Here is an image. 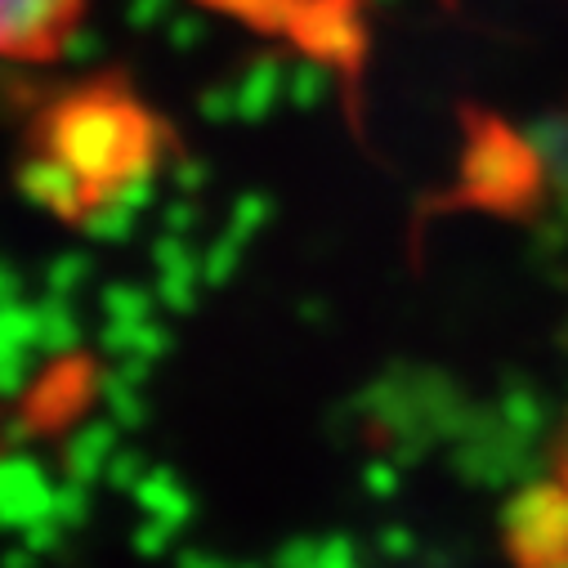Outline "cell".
<instances>
[{"instance_id":"1","label":"cell","mask_w":568,"mask_h":568,"mask_svg":"<svg viewBox=\"0 0 568 568\" xmlns=\"http://www.w3.org/2000/svg\"><path fill=\"white\" fill-rule=\"evenodd\" d=\"M506 555L515 568H568V488L537 484L506 510Z\"/></svg>"},{"instance_id":"2","label":"cell","mask_w":568,"mask_h":568,"mask_svg":"<svg viewBox=\"0 0 568 568\" xmlns=\"http://www.w3.org/2000/svg\"><path fill=\"white\" fill-rule=\"evenodd\" d=\"M90 0H0V63H45L68 50Z\"/></svg>"},{"instance_id":"3","label":"cell","mask_w":568,"mask_h":568,"mask_svg":"<svg viewBox=\"0 0 568 568\" xmlns=\"http://www.w3.org/2000/svg\"><path fill=\"white\" fill-rule=\"evenodd\" d=\"M537 162L528 158L524 144L506 130H488V139L475 153V166H470V184H475V197L484 206H497L506 215H519L524 206H532L537 197Z\"/></svg>"},{"instance_id":"4","label":"cell","mask_w":568,"mask_h":568,"mask_svg":"<svg viewBox=\"0 0 568 568\" xmlns=\"http://www.w3.org/2000/svg\"><path fill=\"white\" fill-rule=\"evenodd\" d=\"M555 470H559V484L568 488V425H564L559 439H555Z\"/></svg>"}]
</instances>
